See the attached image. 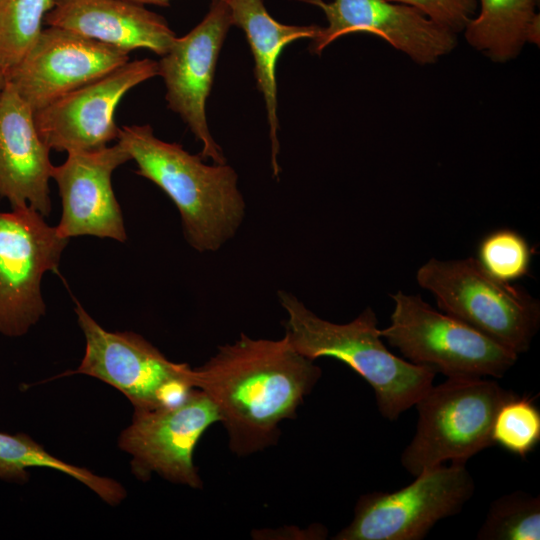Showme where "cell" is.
I'll list each match as a JSON object with an SVG mask.
<instances>
[{"instance_id": "6da1fadb", "label": "cell", "mask_w": 540, "mask_h": 540, "mask_svg": "<svg viewBox=\"0 0 540 540\" xmlns=\"http://www.w3.org/2000/svg\"><path fill=\"white\" fill-rule=\"evenodd\" d=\"M195 388L215 405L229 448L247 456L276 444L280 424L296 416L321 378V368L283 336L253 339L241 334L194 368Z\"/></svg>"}, {"instance_id": "7a4b0ae2", "label": "cell", "mask_w": 540, "mask_h": 540, "mask_svg": "<svg viewBox=\"0 0 540 540\" xmlns=\"http://www.w3.org/2000/svg\"><path fill=\"white\" fill-rule=\"evenodd\" d=\"M117 140L137 164L136 174L161 188L177 207L192 248L214 252L234 237L246 205L230 165L203 163L180 144L157 138L149 124L122 126Z\"/></svg>"}, {"instance_id": "3957f363", "label": "cell", "mask_w": 540, "mask_h": 540, "mask_svg": "<svg viewBox=\"0 0 540 540\" xmlns=\"http://www.w3.org/2000/svg\"><path fill=\"white\" fill-rule=\"evenodd\" d=\"M278 299L287 314L284 336L294 350L311 360L326 356L348 365L372 387L384 418L398 419L433 385L435 371L387 349L371 308L337 324L320 318L287 291H279Z\"/></svg>"}, {"instance_id": "277c9868", "label": "cell", "mask_w": 540, "mask_h": 540, "mask_svg": "<svg viewBox=\"0 0 540 540\" xmlns=\"http://www.w3.org/2000/svg\"><path fill=\"white\" fill-rule=\"evenodd\" d=\"M515 393L487 377H447L414 405V436L400 456L412 476L446 462L466 463L494 444L492 428L501 405Z\"/></svg>"}, {"instance_id": "5b68a950", "label": "cell", "mask_w": 540, "mask_h": 540, "mask_svg": "<svg viewBox=\"0 0 540 540\" xmlns=\"http://www.w3.org/2000/svg\"><path fill=\"white\" fill-rule=\"evenodd\" d=\"M442 312L516 354L527 352L540 325V303L527 291L494 279L474 257L431 258L416 273Z\"/></svg>"}, {"instance_id": "8992f818", "label": "cell", "mask_w": 540, "mask_h": 540, "mask_svg": "<svg viewBox=\"0 0 540 540\" xmlns=\"http://www.w3.org/2000/svg\"><path fill=\"white\" fill-rule=\"evenodd\" d=\"M380 336L403 357L446 377H503L518 354L466 323L433 309L418 295L398 291Z\"/></svg>"}, {"instance_id": "52a82bcc", "label": "cell", "mask_w": 540, "mask_h": 540, "mask_svg": "<svg viewBox=\"0 0 540 540\" xmlns=\"http://www.w3.org/2000/svg\"><path fill=\"white\" fill-rule=\"evenodd\" d=\"M75 313L85 337L80 365L61 374L97 378L124 394L134 409L173 405L195 389V372L185 363L169 360L134 332H111L76 303Z\"/></svg>"}, {"instance_id": "ba28073f", "label": "cell", "mask_w": 540, "mask_h": 540, "mask_svg": "<svg viewBox=\"0 0 540 540\" xmlns=\"http://www.w3.org/2000/svg\"><path fill=\"white\" fill-rule=\"evenodd\" d=\"M474 491L465 463L435 466L399 490L361 495L351 522L333 539H423L436 523L461 512Z\"/></svg>"}, {"instance_id": "9c48e42d", "label": "cell", "mask_w": 540, "mask_h": 540, "mask_svg": "<svg viewBox=\"0 0 540 540\" xmlns=\"http://www.w3.org/2000/svg\"><path fill=\"white\" fill-rule=\"evenodd\" d=\"M68 241L30 207L0 212V334L23 336L45 315L41 281Z\"/></svg>"}, {"instance_id": "30bf717a", "label": "cell", "mask_w": 540, "mask_h": 540, "mask_svg": "<svg viewBox=\"0 0 540 540\" xmlns=\"http://www.w3.org/2000/svg\"><path fill=\"white\" fill-rule=\"evenodd\" d=\"M218 422L213 402L195 388L176 404L134 409L118 445L131 455V470L138 479L146 481L156 473L170 482L200 489L194 450L206 430Z\"/></svg>"}, {"instance_id": "8fae6325", "label": "cell", "mask_w": 540, "mask_h": 540, "mask_svg": "<svg viewBox=\"0 0 540 540\" xmlns=\"http://www.w3.org/2000/svg\"><path fill=\"white\" fill-rule=\"evenodd\" d=\"M157 75V61H128L34 112L38 133L50 150L71 153L105 148L118 138L114 116L121 99Z\"/></svg>"}, {"instance_id": "7c38bea8", "label": "cell", "mask_w": 540, "mask_h": 540, "mask_svg": "<svg viewBox=\"0 0 540 540\" xmlns=\"http://www.w3.org/2000/svg\"><path fill=\"white\" fill-rule=\"evenodd\" d=\"M233 26L225 0H212L203 20L183 37H176L158 62V75L164 80L168 108L177 113L202 143L200 157L215 164L226 159L210 134L206 100L213 84L220 49Z\"/></svg>"}, {"instance_id": "4fadbf2b", "label": "cell", "mask_w": 540, "mask_h": 540, "mask_svg": "<svg viewBox=\"0 0 540 540\" xmlns=\"http://www.w3.org/2000/svg\"><path fill=\"white\" fill-rule=\"evenodd\" d=\"M128 54L73 31L48 26L6 74V81L36 112L127 63Z\"/></svg>"}, {"instance_id": "5bb4252c", "label": "cell", "mask_w": 540, "mask_h": 540, "mask_svg": "<svg viewBox=\"0 0 540 540\" xmlns=\"http://www.w3.org/2000/svg\"><path fill=\"white\" fill-rule=\"evenodd\" d=\"M319 7L327 20L311 39L320 54L341 36L366 32L386 40L419 64H432L457 45L456 33L418 9L389 0H301Z\"/></svg>"}, {"instance_id": "9a60e30c", "label": "cell", "mask_w": 540, "mask_h": 540, "mask_svg": "<svg viewBox=\"0 0 540 540\" xmlns=\"http://www.w3.org/2000/svg\"><path fill=\"white\" fill-rule=\"evenodd\" d=\"M129 160V154L117 142L95 151L68 153L61 165L53 167L52 179L62 203L56 229L62 237L91 235L126 241L124 219L111 178L114 170Z\"/></svg>"}, {"instance_id": "2e32d148", "label": "cell", "mask_w": 540, "mask_h": 540, "mask_svg": "<svg viewBox=\"0 0 540 540\" xmlns=\"http://www.w3.org/2000/svg\"><path fill=\"white\" fill-rule=\"evenodd\" d=\"M49 152L33 110L6 81L0 93V198L7 199L11 209L30 207L49 216L54 167Z\"/></svg>"}, {"instance_id": "e0dca14e", "label": "cell", "mask_w": 540, "mask_h": 540, "mask_svg": "<svg viewBox=\"0 0 540 540\" xmlns=\"http://www.w3.org/2000/svg\"><path fill=\"white\" fill-rule=\"evenodd\" d=\"M44 24L128 53L145 48L163 56L176 38L164 17L125 0H53Z\"/></svg>"}, {"instance_id": "ac0fdd59", "label": "cell", "mask_w": 540, "mask_h": 540, "mask_svg": "<svg viewBox=\"0 0 540 540\" xmlns=\"http://www.w3.org/2000/svg\"><path fill=\"white\" fill-rule=\"evenodd\" d=\"M230 8L233 26L241 28L254 57L257 88L264 97L271 142L273 174L278 177L279 122L277 116L276 65L284 47L298 39H312L319 26L285 25L267 11L263 0H225Z\"/></svg>"}, {"instance_id": "d6986e66", "label": "cell", "mask_w": 540, "mask_h": 540, "mask_svg": "<svg viewBox=\"0 0 540 540\" xmlns=\"http://www.w3.org/2000/svg\"><path fill=\"white\" fill-rule=\"evenodd\" d=\"M480 12L464 28L467 42L495 62L514 59L525 44L539 46L535 0H479Z\"/></svg>"}, {"instance_id": "ffe728a7", "label": "cell", "mask_w": 540, "mask_h": 540, "mask_svg": "<svg viewBox=\"0 0 540 540\" xmlns=\"http://www.w3.org/2000/svg\"><path fill=\"white\" fill-rule=\"evenodd\" d=\"M34 467L55 469L73 477L109 505H118L126 497L118 481L56 458L27 434L0 432V479L25 483L29 480L28 470Z\"/></svg>"}, {"instance_id": "44dd1931", "label": "cell", "mask_w": 540, "mask_h": 540, "mask_svg": "<svg viewBox=\"0 0 540 540\" xmlns=\"http://www.w3.org/2000/svg\"><path fill=\"white\" fill-rule=\"evenodd\" d=\"M53 0H0V68L15 67L43 30Z\"/></svg>"}, {"instance_id": "7402d4cb", "label": "cell", "mask_w": 540, "mask_h": 540, "mask_svg": "<svg viewBox=\"0 0 540 540\" xmlns=\"http://www.w3.org/2000/svg\"><path fill=\"white\" fill-rule=\"evenodd\" d=\"M476 538L479 540H539L540 497L515 491L495 499Z\"/></svg>"}, {"instance_id": "603a6c76", "label": "cell", "mask_w": 540, "mask_h": 540, "mask_svg": "<svg viewBox=\"0 0 540 540\" xmlns=\"http://www.w3.org/2000/svg\"><path fill=\"white\" fill-rule=\"evenodd\" d=\"M494 444L525 458L540 441V411L534 401L516 394L499 408L492 428Z\"/></svg>"}, {"instance_id": "cb8c5ba5", "label": "cell", "mask_w": 540, "mask_h": 540, "mask_svg": "<svg viewBox=\"0 0 540 540\" xmlns=\"http://www.w3.org/2000/svg\"><path fill=\"white\" fill-rule=\"evenodd\" d=\"M477 261L491 277L511 283L528 275L532 251L527 240L508 228L488 233L479 243Z\"/></svg>"}, {"instance_id": "d4e9b609", "label": "cell", "mask_w": 540, "mask_h": 540, "mask_svg": "<svg viewBox=\"0 0 540 540\" xmlns=\"http://www.w3.org/2000/svg\"><path fill=\"white\" fill-rule=\"evenodd\" d=\"M412 6L431 20L457 33L474 17L477 0H389Z\"/></svg>"}, {"instance_id": "484cf974", "label": "cell", "mask_w": 540, "mask_h": 540, "mask_svg": "<svg viewBox=\"0 0 540 540\" xmlns=\"http://www.w3.org/2000/svg\"><path fill=\"white\" fill-rule=\"evenodd\" d=\"M139 5L152 4L158 6H168L170 0H125Z\"/></svg>"}, {"instance_id": "4316f807", "label": "cell", "mask_w": 540, "mask_h": 540, "mask_svg": "<svg viewBox=\"0 0 540 540\" xmlns=\"http://www.w3.org/2000/svg\"><path fill=\"white\" fill-rule=\"evenodd\" d=\"M6 83V75L3 70L0 68V93Z\"/></svg>"}, {"instance_id": "83f0119b", "label": "cell", "mask_w": 540, "mask_h": 540, "mask_svg": "<svg viewBox=\"0 0 540 540\" xmlns=\"http://www.w3.org/2000/svg\"><path fill=\"white\" fill-rule=\"evenodd\" d=\"M537 3H539V0H535Z\"/></svg>"}]
</instances>
